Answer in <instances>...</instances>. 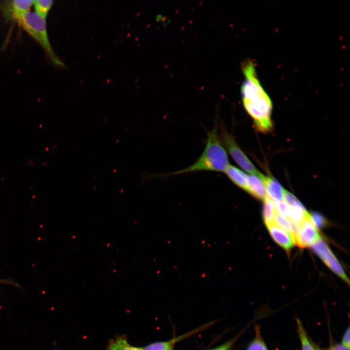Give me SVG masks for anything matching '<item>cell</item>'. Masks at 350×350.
<instances>
[{
  "mask_svg": "<svg viewBox=\"0 0 350 350\" xmlns=\"http://www.w3.org/2000/svg\"><path fill=\"white\" fill-rule=\"evenodd\" d=\"M343 344L350 348V327H348L345 332L342 340Z\"/></svg>",
  "mask_w": 350,
  "mask_h": 350,
  "instance_id": "7402d4cb",
  "label": "cell"
},
{
  "mask_svg": "<svg viewBox=\"0 0 350 350\" xmlns=\"http://www.w3.org/2000/svg\"><path fill=\"white\" fill-rule=\"evenodd\" d=\"M23 29L43 49L51 62L56 66L64 67V63L54 52L48 36L46 18L35 12L26 13L18 22Z\"/></svg>",
  "mask_w": 350,
  "mask_h": 350,
  "instance_id": "3957f363",
  "label": "cell"
},
{
  "mask_svg": "<svg viewBox=\"0 0 350 350\" xmlns=\"http://www.w3.org/2000/svg\"><path fill=\"white\" fill-rule=\"evenodd\" d=\"M274 223L292 236L294 224L288 218L283 217L277 212L274 218Z\"/></svg>",
  "mask_w": 350,
  "mask_h": 350,
  "instance_id": "9a60e30c",
  "label": "cell"
},
{
  "mask_svg": "<svg viewBox=\"0 0 350 350\" xmlns=\"http://www.w3.org/2000/svg\"><path fill=\"white\" fill-rule=\"evenodd\" d=\"M247 192L255 197L264 200L267 196L266 188L262 180L258 176L247 175Z\"/></svg>",
  "mask_w": 350,
  "mask_h": 350,
  "instance_id": "9c48e42d",
  "label": "cell"
},
{
  "mask_svg": "<svg viewBox=\"0 0 350 350\" xmlns=\"http://www.w3.org/2000/svg\"><path fill=\"white\" fill-rule=\"evenodd\" d=\"M228 165V154L215 127L209 132L205 149L197 160L187 168L173 174L202 171L224 172Z\"/></svg>",
  "mask_w": 350,
  "mask_h": 350,
  "instance_id": "7a4b0ae2",
  "label": "cell"
},
{
  "mask_svg": "<svg viewBox=\"0 0 350 350\" xmlns=\"http://www.w3.org/2000/svg\"><path fill=\"white\" fill-rule=\"evenodd\" d=\"M295 244L301 247L312 246L321 239L317 228L314 224L309 214L298 226V229L293 237Z\"/></svg>",
  "mask_w": 350,
  "mask_h": 350,
  "instance_id": "5b68a950",
  "label": "cell"
},
{
  "mask_svg": "<svg viewBox=\"0 0 350 350\" xmlns=\"http://www.w3.org/2000/svg\"><path fill=\"white\" fill-rule=\"evenodd\" d=\"M275 209L277 212L286 218H289L291 208L283 201L274 202Z\"/></svg>",
  "mask_w": 350,
  "mask_h": 350,
  "instance_id": "d6986e66",
  "label": "cell"
},
{
  "mask_svg": "<svg viewBox=\"0 0 350 350\" xmlns=\"http://www.w3.org/2000/svg\"></svg>",
  "mask_w": 350,
  "mask_h": 350,
  "instance_id": "484cf974",
  "label": "cell"
},
{
  "mask_svg": "<svg viewBox=\"0 0 350 350\" xmlns=\"http://www.w3.org/2000/svg\"><path fill=\"white\" fill-rule=\"evenodd\" d=\"M297 324L300 339L301 343L302 350H316L310 341L306 334L302 325L299 319H297Z\"/></svg>",
  "mask_w": 350,
  "mask_h": 350,
  "instance_id": "e0dca14e",
  "label": "cell"
},
{
  "mask_svg": "<svg viewBox=\"0 0 350 350\" xmlns=\"http://www.w3.org/2000/svg\"><path fill=\"white\" fill-rule=\"evenodd\" d=\"M221 141L235 161L245 171L259 176L263 175L259 172L237 144L233 136L225 129H222L221 134Z\"/></svg>",
  "mask_w": 350,
  "mask_h": 350,
  "instance_id": "277c9868",
  "label": "cell"
},
{
  "mask_svg": "<svg viewBox=\"0 0 350 350\" xmlns=\"http://www.w3.org/2000/svg\"><path fill=\"white\" fill-rule=\"evenodd\" d=\"M283 198L285 203L291 208H305L296 196L287 190H284Z\"/></svg>",
  "mask_w": 350,
  "mask_h": 350,
  "instance_id": "ac0fdd59",
  "label": "cell"
},
{
  "mask_svg": "<svg viewBox=\"0 0 350 350\" xmlns=\"http://www.w3.org/2000/svg\"><path fill=\"white\" fill-rule=\"evenodd\" d=\"M229 347V345L228 344H226L224 345L216 348L212 350H228Z\"/></svg>",
  "mask_w": 350,
  "mask_h": 350,
  "instance_id": "cb8c5ba5",
  "label": "cell"
},
{
  "mask_svg": "<svg viewBox=\"0 0 350 350\" xmlns=\"http://www.w3.org/2000/svg\"><path fill=\"white\" fill-rule=\"evenodd\" d=\"M312 248L329 268L348 284H349V279L341 264L323 241L320 239L312 245Z\"/></svg>",
  "mask_w": 350,
  "mask_h": 350,
  "instance_id": "8992f818",
  "label": "cell"
},
{
  "mask_svg": "<svg viewBox=\"0 0 350 350\" xmlns=\"http://www.w3.org/2000/svg\"><path fill=\"white\" fill-rule=\"evenodd\" d=\"M32 6L33 0H7L1 3L0 10L7 20L18 22Z\"/></svg>",
  "mask_w": 350,
  "mask_h": 350,
  "instance_id": "52a82bcc",
  "label": "cell"
},
{
  "mask_svg": "<svg viewBox=\"0 0 350 350\" xmlns=\"http://www.w3.org/2000/svg\"><path fill=\"white\" fill-rule=\"evenodd\" d=\"M316 350H318V349H316Z\"/></svg>",
  "mask_w": 350,
  "mask_h": 350,
  "instance_id": "d4e9b609",
  "label": "cell"
},
{
  "mask_svg": "<svg viewBox=\"0 0 350 350\" xmlns=\"http://www.w3.org/2000/svg\"><path fill=\"white\" fill-rule=\"evenodd\" d=\"M228 177L237 186L247 191V175L236 167L229 164L224 171Z\"/></svg>",
  "mask_w": 350,
  "mask_h": 350,
  "instance_id": "8fae6325",
  "label": "cell"
},
{
  "mask_svg": "<svg viewBox=\"0 0 350 350\" xmlns=\"http://www.w3.org/2000/svg\"><path fill=\"white\" fill-rule=\"evenodd\" d=\"M106 350H143V349L130 345L126 338L124 336H121L110 340Z\"/></svg>",
  "mask_w": 350,
  "mask_h": 350,
  "instance_id": "7c38bea8",
  "label": "cell"
},
{
  "mask_svg": "<svg viewBox=\"0 0 350 350\" xmlns=\"http://www.w3.org/2000/svg\"><path fill=\"white\" fill-rule=\"evenodd\" d=\"M331 350H350V349L343 344H339L334 346Z\"/></svg>",
  "mask_w": 350,
  "mask_h": 350,
  "instance_id": "603a6c76",
  "label": "cell"
},
{
  "mask_svg": "<svg viewBox=\"0 0 350 350\" xmlns=\"http://www.w3.org/2000/svg\"><path fill=\"white\" fill-rule=\"evenodd\" d=\"M254 63L247 60L242 64L244 76L241 91L244 106L252 118L255 128L259 132L267 133L272 130V101L262 86L257 74Z\"/></svg>",
  "mask_w": 350,
  "mask_h": 350,
  "instance_id": "6da1fadb",
  "label": "cell"
},
{
  "mask_svg": "<svg viewBox=\"0 0 350 350\" xmlns=\"http://www.w3.org/2000/svg\"><path fill=\"white\" fill-rule=\"evenodd\" d=\"M273 240L285 250H289L294 245L292 237L274 223L266 226Z\"/></svg>",
  "mask_w": 350,
  "mask_h": 350,
  "instance_id": "ba28073f",
  "label": "cell"
},
{
  "mask_svg": "<svg viewBox=\"0 0 350 350\" xmlns=\"http://www.w3.org/2000/svg\"><path fill=\"white\" fill-rule=\"evenodd\" d=\"M53 3V1L52 0H33V6L34 7L35 13L46 18Z\"/></svg>",
  "mask_w": 350,
  "mask_h": 350,
  "instance_id": "5bb4252c",
  "label": "cell"
},
{
  "mask_svg": "<svg viewBox=\"0 0 350 350\" xmlns=\"http://www.w3.org/2000/svg\"><path fill=\"white\" fill-rule=\"evenodd\" d=\"M310 218L316 228H321L325 224V219L318 213H313L312 215H310Z\"/></svg>",
  "mask_w": 350,
  "mask_h": 350,
  "instance_id": "44dd1931",
  "label": "cell"
},
{
  "mask_svg": "<svg viewBox=\"0 0 350 350\" xmlns=\"http://www.w3.org/2000/svg\"><path fill=\"white\" fill-rule=\"evenodd\" d=\"M263 216L266 226L274 223V218L277 213L274 202L268 196L264 200Z\"/></svg>",
  "mask_w": 350,
  "mask_h": 350,
  "instance_id": "4fadbf2b",
  "label": "cell"
},
{
  "mask_svg": "<svg viewBox=\"0 0 350 350\" xmlns=\"http://www.w3.org/2000/svg\"><path fill=\"white\" fill-rule=\"evenodd\" d=\"M247 350H267L263 341L258 336L248 346Z\"/></svg>",
  "mask_w": 350,
  "mask_h": 350,
  "instance_id": "ffe728a7",
  "label": "cell"
},
{
  "mask_svg": "<svg viewBox=\"0 0 350 350\" xmlns=\"http://www.w3.org/2000/svg\"><path fill=\"white\" fill-rule=\"evenodd\" d=\"M179 339L176 338L168 341L153 343L145 346L142 349L143 350H171L173 345Z\"/></svg>",
  "mask_w": 350,
  "mask_h": 350,
  "instance_id": "2e32d148",
  "label": "cell"
},
{
  "mask_svg": "<svg viewBox=\"0 0 350 350\" xmlns=\"http://www.w3.org/2000/svg\"><path fill=\"white\" fill-rule=\"evenodd\" d=\"M261 179L265 185L267 194L271 200L274 202L283 201L284 189L276 179L264 175Z\"/></svg>",
  "mask_w": 350,
  "mask_h": 350,
  "instance_id": "30bf717a",
  "label": "cell"
}]
</instances>
